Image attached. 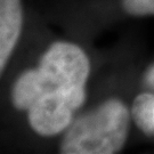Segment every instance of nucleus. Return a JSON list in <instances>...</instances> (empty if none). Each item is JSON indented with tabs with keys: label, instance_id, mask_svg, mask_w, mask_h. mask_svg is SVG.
I'll return each mask as SVG.
<instances>
[{
	"label": "nucleus",
	"instance_id": "obj_2",
	"mask_svg": "<svg viewBox=\"0 0 154 154\" xmlns=\"http://www.w3.org/2000/svg\"><path fill=\"white\" fill-rule=\"evenodd\" d=\"M127 106L109 99L78 119L65 132L60 146L62 154H114L125 146L130 128Z\"/></svg>",
	"mask_w": 154,
	"mask_h": 154
},
{
	"label": "nucleus",
	"instance_id": "obj_1",
	"mask_svg": "<svg viewBox=\"0 0 154 154\" xmlns=\"http://www.w3.org/2000/svg\"><path fill=\"white\" fill-rule=\"evenodd\" d=\"M90 64L79 46L55 42L34 70L25 71L11 90L15 109L28 111L30 127L40 136L64 131L86 99Z\"/></svg>",
	"mask_w": 154,
	"mask_h": 154
},
{
	"label": "nucleus",
	"instance_id": "obj_6",
	"mask_svg": "<svg viewBox=\"0 0 154 154\" xmlns=\"http://www.w3.org/2000/svg\"><path fill=\"white\" fill-rule=\"evenodd\" d=\"M146 81L149 85V87L154 88V66L149 71V73L146 74Z\"/></svg>",
	"mask_w": 154,
	"mask_h": 154
},
{
	"label": "nucleus",
	"instance_id": "obj_3",
	"mask_svg": "<svg viewBox=\"0 0 154 154\" xmlns=\"http://www.w3.org/2000/svg\"><path fill=\"white\" fill-rule=\"evenodd\" d=\"M23 25L21 0H0V71L4 72Z\"/></svg>",
	"mask_w": 154,
	"mask_h": 154
},
{
	"label": "nucleus",
	"instance_id": "obj_4",
	"mask_svg": "<svg viewBox=\"0 0 154 154\" xmlns=\"http://www.w3.org/2000/svg\"><path fill=\"white\" fill-rule=\"evenodd\" d=\"M131 116L140 131L147 136H154V95L139 94L134 99Z\"/></svg>",
	"mask_w": 154,
	"mask_h": 154
},
{
	"label": "nucleus",
	"instance_id": "obj_5",
	"mask_svg": "<svg viewBox=\"0 0 154 154\" xmlns=\"http://www.w3.org/2000/svg\"><path fill=\"white\" fill-rule=\"evenodd\" d=\"M122 7L134 16L154 15V0H122Z\"/></svg>",
	"mask_w": 154,
	"mask_h": 154
}]
</instances>
